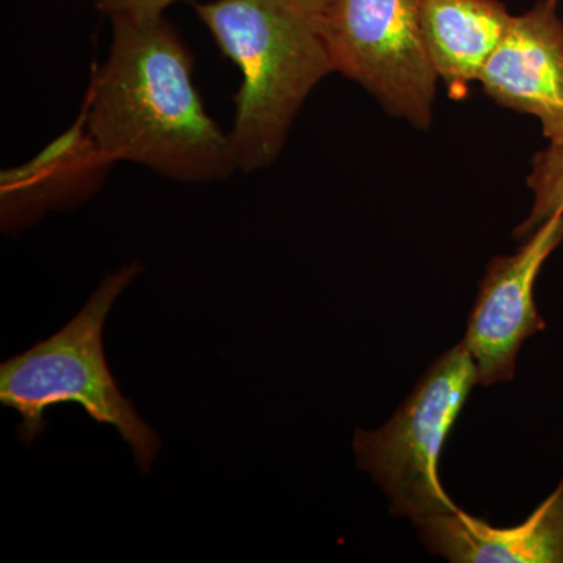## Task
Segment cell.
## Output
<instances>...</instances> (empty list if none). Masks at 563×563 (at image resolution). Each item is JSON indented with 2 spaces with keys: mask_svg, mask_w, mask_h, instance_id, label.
<instances>
[{
  "mask_svg": "<svg viewBox=\"0 0 563 563\" xmlns=\"http://www.w3.org/2000/svg\"><path fill=\"white\" fill-rule=\"evenodd\" d=\"M417 526L424 547L450 562L563 563V481L521 525L495 528L457 507Z\"/></svg>",
  "mask_w": 563,
  "mask_h": 563,
  "instance_id": "cell-9",
  "label": "cell"
},
{
  "mask_svg": "<svg viewBox=\"0 0 563 563\" xmlns=\"http://www.w3.org/2000/svg\"><path fill=\"white\" fill-rule=\"evenodd\" d=\"M563 242V211L543 222L512 255L488 263L468 318L465 344L477 384L510 380L526 339L547 328L537 312L533 287L543 263Z\"/></svg>",
  "mask_w": 563,
  "mask_h": 563,
  "instance_id": "cell-6",
  "label": "cell"
},
{
  "mask_svg": "<svg viewBox=\"0 0 563 563\" xmlns=\"http://www.w3.org/2000/svg\"><path fill=\"white\" fill-rule=\"evenodd\" d=\"M561 0H539L514 16L481 74L485 95L540 121L548 141L563 133V21Z\"/></svg>",
  "mask_w": 563,
  "mask_h": 563,
  "instance_id": "cell-7",
  "label": "cell"
},
{
  "mask_svg": "<svg viewBox=\"0 0 563 563\" xmlns=\"http://www.w3.org/2000/svg\"><path fill=\"white\" fill-rule=\"evenodd\" d=\"M96 9L107 18L161 16L163 11L179 0H92Z\"/></svg>",
  "mask_w": 563,
  "mask_h": 563,
  "instance_id": "cell-12",
  "label": "cell"
},
{
  "mask_svg": "<svg viewBox=\"0 0 563 563\" xmlns=\"http://www.w3.org/2000/svg\"><path fill=\"white\" fill-rule=\"evenodd\" d=\"M113 165L88 133L84 111L73 129L33 161L2 173V231L16 232L47 211L79 206L101 187Z\"/></svg>",
  "mask_w": 563,
  "mask_h": 563,
  "instance_id": "cell-8",
  "label": "cell"
},
{
  "mask_svg": "<svg viewBox=\"0 0 563 563\" xmlns=\"http://www.w3.org/2000/svg\"><path fill=\"white\" fill-rule=\"evenodd\" d=\"M110 21V54L84 110L96 146L113 163H136L169 180L232 177L231 141L203 109L190 51L169 22L163 14Z\"/></svg>",
  "mask_w": 563,
  "mask_h": 563,
  "instance_id": "cell-1",
  "label": "cell"
},
{
  "mask_svg": "<svg viewBox=\"0 0 563 563\" xmlns=\"http://www.w3.org/2000/svg\"><path fill=\"white\" fill-rule=\"evenodd\" d=\"M512 20L501 0H421L422 41L437 77L454 99L479 80Z\"/></svg>",
  "mask_w": 563,
  "mask_h": 563,
  "instance_id": "cell-10",
  "label": "cell"
},
{
  "mask_svg": "<svg viewBox=\"0 0 563 563\" xmlns=\"http://www.w3.org/2000/svg\"><path fill=\"white\" fill-rule=\"evenodd\" d=\"M195 10L222 54L242 70L228 132L236 169L268 168L310 92L333 73L322 0H213Z\"/></svg>",
  "mask_w": 563,
  "mask_h": 563,
  "instance_id": "cell-2",
  "label": "cell"
},
{
  "mask_svg": "<svg viewBox=\"0 0 563 563\" xmlns=\"http://www.w3.org/2000/svg\"><path fill=\"white\" fill-rule=\"evenodd\" d=\"M476 384L472 355L465 344H455L432 363L387 424L355 432L357 465L387 493L393 514L418 523L457 509L440 483L439 461Z\"/></svg>",
  "mask_w": 563,
  "mask_h": 563,
  "instance_id": "cell-4",
  "label": "cell"
},
{
  "mask_svg": "<svg viewBox=\"0 0 563 563\" xmlns=\"http://www.w3.org/2000/svg\"><path fill=\"white\" fill-rule=\"evenodd\" d=\"M421 0H322L333 73L357 81L393 117L428 129L437 77L420 25Z\"/></svg>",
  "mask_w": 563,
  "mask_h": 563,
  "instance_id": "cell-5",
  "label": "cell"
},
{
  "mask_svg": "<svg viewBox=\"0 0 563 563\" xmlns=\"http://www.w3.org/2000/svg\"><path fill=\"white\" fill-rule=\"evenodd\" d=\"M141 272L143 266L132 262L109 274L65 328L0 365V402L21 415L22 444L29 446L46 431L47 409L76 402L96 422L118 429L141 472H150L161 451V437L118 388L102 344L111 307Z\"/></svg>",
  "mask_w": 563,
  "mask_h": 563,
  "instance_id": "cell-3",
  "label": "cell"
},
{
  "mask_svg": "<svg viewBox=\"0 0 563 563\" xmlns=\"http://www.w3.org/2000/svg\"><path fill=\"white\" fill-rule=\"evenodd\" d=\"M528 187L533 195L532 210L515 229L517 239H528L543 222L563 211V133L548 141V146L533 157Z\"/></svg>",
  "mask_w": 563,
  "mask_h": 563,
  "instance_id": "cell-11",
  "label": "cell"
}]
</instances>
